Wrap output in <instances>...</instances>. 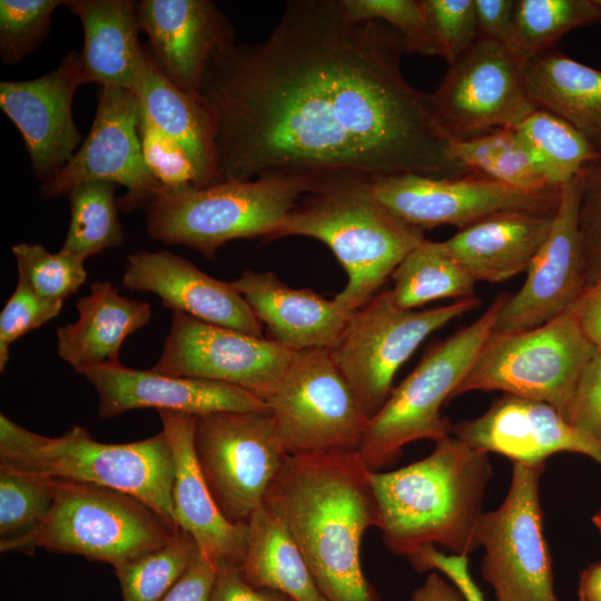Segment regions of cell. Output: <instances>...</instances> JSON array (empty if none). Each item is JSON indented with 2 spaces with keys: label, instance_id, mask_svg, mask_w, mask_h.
<instances>
[{
  "label": "cell",
  "instance_id": "cell-1",
  "mask_svg": "<svg viewBox=\"0 0 601 601\" xmlns=\"http://www.w3.org/2000/svg\"><path fill=\"white\" fill-rule=\"evenodd\" d=\"M404 53L392 27L349 18L342 0L287 2L265 41L229 45L205 71L219 183L469 174Z\"/></svg>",
  "mask_w": 601,
  "mask_h": 601
},
{
  "label": "cell",
  "instance_id": "cell-2",
  "mask_svg": "<svg viewBox=\"0 0 601 601\" xmlns=\"http://www.w3.org/2000/svg\"><path fill=\"white\" fill-rule=\"evenodd\" d=\"M265 502L284 521L328 601H378L361 564L363 536L380 518L358 451L287 455Z\"/></svg>",
  "mask_w": 601,
  "mask_h": 601
},
{
  "label": "cell",
  "instance_id": "cell-3",
  "mask_svg": "<svg viewBox=\"0 0 601 601\" xmlns=\"http://www.w3.org/2000/svg\"><path fill=\"white\" fill-rule=\"evenodd\" d=\"M435 444L430 455L406 466L371 471L377 529L394 554L441 544L469 556L479 548L476 530L493 473L489 454L454 435Z\"/></svg>",
  "mask_w": 601,
  "mask_h": 601
},
{
  "label": "cell",
  "instance_id": "cell-4",
  "mask_svg": "<svg viewBox=\"0 0 601 601\" xmlns=\"http://www.w3.org/2000/svg\"><path fill=\"white\" fill-rule=\"evenodd\" d=\"M305 236L327 245L347 274L333 299L348 313L365 305L402 259L424 239V230L397 218L372 194L370 180H324L290 213L273 239Z\"/></svg>",
  "mask_w": 601,
  "mask_h": 601
},
{
  "label": "cell",
  "instance_id": "cell-5",
  "mask_svg": "<svg viewBox=\"0 0 601 601\" xmlns=\"http://www.w3.org/2000/svg\"><path fill=\"white\" fill-rule=\"evenodd\" d=\"M0 466L122 491L177 528L173 510L175 463L162 431L140 441L110 444L96 441L78 425L57 437L40 435L1 414Z\"/></svg>",
  "mask_w": 601,
  "mask_h": 601
},
{
  "label": "cell",
  "instance_id": "cell-6",
  "mask_svg": "<svg viewBox=\"0 0 601 601\" xmlns=\"http://www.w3.org/2000/svg\"><path fill=\"white\" fill-rule=\"evenodd\" d=\"M323 181L314 177H266L164 190L144 207L146 231L155 240L183 245L214 258L234 239L272 240L299 199Z\"/></svg>",
  "mask_w": 601,
  "mask_h": 601
},
{
  "label": "cell",
  "instance_id": "cell-7",
  "mask_svg": "<svg viewBox=\"0 0 601 601\" xmlns=\"http://www.w3.org/2000/svg\"><path fill=\"white\" fill-rule=\"evenodd\" d=\"M176 530L131 494L55 479V499L48 515L29 533L0 542V551L32 554L41 548L116 568L161 548Z\"/></svg>",
  "mask_w": 601,
  "mask_h": 601
},
{
  "label": "cell",
  "instance_id": "cell-8",
  "mask_svg": "<svg viewBox=\"0 0 601 601\" xmlns=\"http://www.w3.org/2000/svg\"><path fill=\"white\" fill-rule=\"evenodd\" d=\"M510 294H499L471 324L432 346L416 367L392 390L370 420L358 454L370 471L396 461L402 449L417 440L435 443L452 433L441 408L471 368L493 332L497 314Z\"/></svg>",
  "mask_w": 601,
  "mask_h": 601
},
{
  "label": "cell",
  "instance_id": "cell-9",
  "mask_svg": "<svg viewBox=\"0 0 601 601\" xmlns=\"http://www.w3.org/2000/svg\"><path fill=\"white\" fill-rule=\"evenodd\" d=\"M597 348L570 309L534 328L493 331L452 398L501 391L544 402L568 421L579 377Z\"/></svg>",
  "mask_w": 601,
  "mask_h": 601
},
{
  "label": "cell",
  "instance_id": "cell-10",
  "mask_svg": "<svg viewBox=\"0 0 601 601\" xmlns=\"http://www.w3.org/2000/svg\"><path fill=\"white\" fill-rule=\"evenodd\" d=\"M265 402L288 455L358 451L371 420L327 348L296 352Z\"/></svg>",
  "mask_w": 601,
  "mask_h": 601
},
{
  "label": "cell",
  "instance_id": "cell-11",
  "mask_svg": "<svg viewBox=\"0 0 601 601\" xmlns=\"http://www.w3.org/2000/svg\"><path fill=\"white\" fill-rule=\"evenodd\" d=\"M480 305L474 296L430 309H403L385 290L352 314L331 353L370 418L385 404L396 372L420 344Z\"/></svg>",
  "mask_w": 601,
  "mask_h": 601
},
{
  "label": "cell",
  "instance_id": "cell-12",
  "mask_svg": "<svg viewBox=\"0 0 601 601\" xmlns=\"http://www.w3.org/2000/svg\"><path fill=\"white\" fill-rule=\"evenodd\" d=\"M194 447L219 510L234 524H247L288 455L269 412L195 416Z\"/></svg>",
  "mask_w": 601,
  "mask_h": 601
},
{
  "label": "cell",
  "instance_id": "cell-13",
  "mask_svg": "<svg viewBox=\"0 0 601 601\" xmlns=\"http://www.w3.org/2000/svg\"><path fill=\"white\" fill-rule=\"evenodd\" d=\"M544 465L513 463L505 499L479 521L481 572L496 601H558L540 502Z\"/></svg>",
  "mask_w": 601,
  "mask_h": 601
},
{
  "label": "cell",
  "instance_id": "cell-14",
  "mask_svg": "<svg viewBox=\"0 0 601 601\" xmlns=\"http://www.w3.org/2000/svg\"><path fill=\"white\" fill-rule=\"evenodd\" d=\"M435 120L450 141L497 129H516L538 107L525 83L524 65L504 46L477 39L430 93Z\"/></svg>",
  "mask_w": 601,
  "mask_h": 601
},
{
  "label": "cell",
  "instance_id": "cell-15",
  "mask_svg": "<svg viewBox=\"0 0 601 601\" xmlns=\"http://www.w3.org/2000/svg\"><path fill=\"white\" fill-rule=\"evenodd\" d=\"M373 196L393 215L422 230L441 225L460 229L500 213L553 216L560 188L524 190L480 174L460 177L396 175L370 180Z\"/></svg>",
  "mask_w": 601,
  "mask_h": 601
},
{
  "label": "cell",
  "instance_id": "cell-16",
  "mask_svg": "<svg viewBox=\"0 0 601 601\" xmlns=\"http://www.w3.org/2000/svg\"><path fill=\"white\" fill-rule=\"evenodd\" d=\"M296 352L266 337L173 311L170 331L152 371L244 388L262 400L278 384Z\"/></svg>",
  "mask_w": 601,
  "mask_h": 601
},
{
  "label": "cell",
  "instance_id": "cell-17",
  "mask_svg": "<svg viewBox=\"0 0 601 601\" xmlns=\"http://www.w3.org/2000/svg\"><path fill=\"white\" fill-rule=\"evenodd\" d=\"M139 102L136 93L119 87H100L90 131L72 158L51 179L40 184V195L52 199L77 185L109 181L127 193L119 209L145 207L166 190L148 171L138 131Z\"/></svg>",
  "mask_w": 601,
  "mask_h": 601
},
{
  "label": "cell",
  "instance_id": "cell-18",
  "mask_svg": "<svg viewBox=\"0 0 601 601\" xmlns=\"http://www.w3.org/2000/svg\"><path fill=\"white\" fill-rule=\"evenodd\" d=\"M580 176L561 186L551 229L526 273L524 284L509 295L493 331L541 326L568 312L585 289V260L579 227Z\"/></svg>",
  "mask_w": 601,
  "mask_h": 601
},
{
  "label": "cell",
  "instance_id": "cell-19",
  "mask_svg": "<svg viewBox=\"0 0 601 601\" xmlns=\"http://www.w3.org/2000/svg\"><path fill=\"white\" fill-rule=\"evenodd\" d=\"M85 83L89 82L81 56L75 50L41 77L0 82V107L20 131L33 175L41 184L66 166L81 141L72 101Z\"/></svg>",
  "mask_w": 601,
  "mask_h": 601
},
{
  "label": "cell",
  "instance_id": "cell-20",
  "mask_svg": "<svg viewBox=\"0 0 601 601\" xmlns=\"http://www.w3.org/2000/svg\"><path fill=\"white\" fill-rule=\"evenodd\" d=\"M98 394V414L110 418L137 408L174 411L198 416L215 412H269L264 400L230 384L152 370L97 365L75 371Z\"/></svg>",
  "mask_w": 601,
  "mask_h": 601
},
{
  "label": "cell",
  "instance_id": "cell-21",
  "mask_svg": "<svg viewBox=\"0 0 601 601\" xmlns=\"http://www.w3.org/2000/svg\"><path fill=\"white\" fill-rule=\"evenodd\" d=\"M452 433L477 451L513 463L545 464L553 454L573 452L601 465V443L536 400L503 394L482 415L453 424Z\"/></svg>",
  "mask_w": 601,
  "mask_h": 601
},
{
  "label": "cell",
  "instance_id": "cell-22",
  "mask_svg": "<svg viewBox=\"0 0 601 601\" xmlns=\"http://www.w3.org/2000/svg\"><path fill=\"white\" fill-rule=\"evenodd\" d=\"M137 18L159 68L189 93L198 95L210 59L235 43L227 17L209 0H141Z\"/></svg>",
  "mask_w": 601,
  "mask_h": 601
},
{
  "label": "cell",
  "instance_id": "cell-23",
  "mask_svg": "<svg viewBox=\"0 0 601 601\" xmlns=\"http://www.w3.org/2000/svg\"><path fill=\"white\" fill-rule=\"evenodd\" d=\"M122 287L157 295L164 306L199 321L264 336V326L229 282L216 279L169 250H139L127 257Z\"/></svg>",
  "mask_w": 601,
  "mask_h": 601
},
{
  "label": "cell",
  "instance_id": "cell-24",
  "mask_svg": "<svg viewBox=\"0 0 601 601\" xmlns=\"http://www.w3.org/2000/svg\"><path fill=\"white\" fill-rule=\"evenodd\" d=\"M157 412L175 463L173 510L176 526L194 538L199 552L217 570L240 568L248 528L225 518L205 481L194 447L195 416L165 410Z\"/></svg>",
  "mask_w": 601,
  "mask_h": 601
},
{
  "label": "cell",
  "instance_id": "cell-25",
  "mask_svg": "<svg viewBox=\"0 0 601 601\" xmlns=\"http://www.w3.org/2000/svg\"><path fill=\"white\" fill-rule=\"evenodd\" d=\"M229 283L264 326L266 338L292 352L332 349L353 314L313 289L289 287L272 272L246 269Z\"/></svg>",
  "mask_w": 601,
  "mask_h": 601
},
{
  "label": "cell",
  "instance_id": "cell-26",
  "mask_svg": "<svg viewBox=\"0 0 601 601\" xmlns=\"http://www.w3.org/2000/svg\"><path fill=\"white\" fill-rule=\"evenodd\" d=\"M553 216L500 213L460 229L442 244L475 282L500 283L528 270Z\"/></svg>",
  "mask_w": 601,
  "mask_h": 601
},
{
  "label": "cell",
  "instance_id": "cell-27",
  "mask_svg": "<svg viewBox=\"0 0 601 601\" xmlns=\"http://www.w3.org/2000/svg\"><path fill=\"white\" fill-rule=\"evenodd\" d=\"M76 307L78 319L56 331L57 353L75 371L121 364L125 339L151 319L149 303L120 295L110 282H93Z\"/></svg>",
  "mask_w": 601,
  "mask_h": 601
},
{
  "label": "cell",
  "instance_id": "cell-28",
  "mask_svg": "<svg viewBox=\"0 0 601 601\" xmlns=\"http://www.w3.org/2000/svg\"><path fill=\"white\" fill-rule=\"evenodd\" d=\"M136 96L141 111L186 152L203 187L218 184L213 110L199 95L173 83L146 46Z\"/></svg>",
  "mask_w": 601,
  "mask_h": 601
},
{
  "label": "cell",
  "instance_id": "cell-29",
  "mask_svg": "<svg viewBox=\"0 0 601 601\" xmlns=\"http://www.w3.org/2000/svg\"><path fill=\"white\" fill-rule=\"evenodd\" d=\"M83 30L80 52L88 82L137 91L145 46L137 2L129 0H67Z\"/></svg>",
  "mask_w": 601,
  "mask_h": 601
},
{
  "label": "cell",
  "instance_id": "cell-30",
  "mask_svg": "<svg viewBox=\"0 0 601 601\" xmlns=\"http://www.w3.org/2000/svg\"><path fill=\"white\" fill-rule=\"evenodd\" d=\"M538 108L569 122L601 155V70L551 50L524 65Z\"/></svg>",
  "mask_w": 601,
  "mask_h": 601
},
{
  "label": "cell",
  "instance_id": "cell-31",
  "mask_svg": "<svg viewBox=\"0 0 601 601\" xmlns=\"http://www.w3.org/2000/svg\"><path fill=\"white\" fill-rule=\"evenodd\" d=\"M247 546L240 571L254 587L275 590L293 601H328L284 521L265 501L247 522Z\"/></svg>",
  "mask_w": 601,
  "mask_h": 601
},
{
  "label": "cell",
  "instance_id": "cell-32",
  "mask_svg": "<svg viewBox=\"0 0 601 601\" xmlns=\"http://www.w3.org/2000/svg\"><path fill=\"white\" fill-rule=\"evenodd\" d=\"M390 289L396 306L416 309L442 298L475 296V279L447 253L442 242L424 239L396 266Z\"/></svg>",
  "mask_w": 601,
  "mask_h": 601
},
{
  "label": "cell",
  "instance_id": "cell-33",
  "mask_svg": "<svg viewBox=\"0 0 601 601\" xmlns=\"http://www.w3.org/2000/svg\"><path fill=\"white\" fill-rule=\"evenodd\" d=\"M600 22L597 0H516L506 49L525 65L551 51L571 30Z\"/></svg>",
  "mask_w": 601,
  "mask_h": 601
},
{
  "label": "cell",
  "instance_id": "cell-34",
  "mask_svg": "<svg viewBox=\"0 0 601 601\" xmlns=\"http://www.w3.org/2000/svg\"><path fill=\"white\" fill-rule=\"evenodd\" d=\"M450 151L470 173L505 185L524 190L560 188L549 184L516 129H497L472 139L452 141Z\"/></svg>",
  "mask_w": 601,
  "mask_h": 601
},
{
  "label": "cell",
  "instance_id": "cell-35",
  "mask_svg": "<svg viewBox=\"0 0 601 601\" xmlns=\"http://www.w3.org/2000/svg\"><path fill=\"white\" fill-rule=\"evenodd\" d=\"M516 130L549 184L561 187L601 155L569 122L545 109H535Z\"/></svg>",
  "mask_w": 601,
  "mask_h": 601
},
{
  "label": "cell",
  "instance_id": "cell-36",
  "mask_svg": "<svg viewBox=\"0 0 601 601\" xmlns=\"http://www.w3.org/2000/svg\"><path fill=\"white\" fill-rule=\"evenodd\" d=\"M116 188L114 183L89 181L67 193L70 223L61 249L86 260L122 246L125 235L118 218Z\"/></svg>",
  "mask_w": 601,
  "mask_h": 601
},
{
  "label": "cell",
  "instance_id": "cell-37",
  "mask_svg": "<svg viewBox=\"0 0 601 601\" xmlns=\"http://www.w3.org/2000/svg\"><path fill=\"white\" fill-rule=\"evenodd\" d=\"M198 553L194 538L177 528L161 548L114 568L122 601H160Z\"/></svg>",
  "mask_w": 601,
  "mask_h": 601
},
{
  "label": "cell",
  "instance_id": "cell-38",
  "mask_svg": "<svg viewBox=\"0 0 601 601\" xmlns=\"http://www.w3.org/2000/svg\"><path fill=\"white\" fill-rule=\"evenodd\" d=\"M55 499V479L0 466V542L38 526Z\"/></svg>",
  "mask_w": 601,
  "mask_h": 601
},
{
  "label": "cell",
  "instance_id": "cell-39",
  "mask_svg": "<svg viewBox=\"0 0 601 601\" xmlns=\"http://www.w3.org/2000/svg\"><path fill=\"white\" fill-rule=\"evenodd\" d=\"M11 252L18 278L46 299L65 302L87 280L85 259L63 249L51 253L41 244L20 243Z\"/></svg>",
  "mask_w": 601,
  "mask_h": 601
},
{
  "label": "cell",
  "instance_id": "cell-40",
  "mask_svg": "<svg viewBox=\"0 0 601 601\" xmlns=\"http://www.w3.org/2000/svg\"><path fill=\"white\" fill-rule=\"evenodd\" d=\"M349 18L377 20L392 27L401 37L406 53L441 57L444 51L425 14L422 0H342Z\"/></svg>",
  "mask_w": 601,
  "mask_h": 601
},
{
  "label": "cell",
  "instance_id": "cell-41",
  "mask_svg": "<svg viewBox=\"0 0 601 601\" xmlns=\"http://www.w3.org/2000/svg\"><path fill=\"white\" fill-rule=\"evenodd\" d=\"M66 2L1 0L0 55L2 62L13 65L32 53L48 35L55 10Z\"/></svg>",
  "mask_w": 601,
  "mask_h": 601
},
{
  "label": "cell",
  "instance_id": "cell-42",
  "mask_svg": "<svg viewBox=\"0 0 601 601\" xmlns=\"http://www.w3.org/2000/svg\"><path fill=\"white\" fill-rule=\"evenodd\" d=\"M141 154L150 175L166 190L204 188L200 177L181 147L161 131L139 108Z\"/></svg>",
  "mask_w": 601,
  "mask_h": 601
},
{
  "label": "cell",
  "instance_id": "cell-43",
  "mask_svg": "<svg viewBox=\"0 0 601 601\" xmlns=\"http://www.w3.org/2000/svg\"><path fill=\"white\" fill-rule=\"evenodd\" d=\"M62 300L46 299L18 278L16 289L0 314V371L3 372L10 346L28 332L53 319L62 309Z\"/></svg>",
  "mask_w": 601,
  "mask_h": 601
},
{
  "label": "cell",
  "instance_id": "cell-44",
  "mask_svg": "<svg viewBox=\"0 0 601 601\" xmlns=\"http://www.w3.org/2000/svg\"><path fill=\"white\" fill-rule=\"evenodd\" d=\"M422 4L447 63L479 39L474 0H422Z\"/></svg>",
  "mask_w": 601,
  "mask_h": 601
},
{
  "label": "cell",
  "instance_id": "cell-45",
  "mask_svg": "<svg viewBox=\"0 0 601 601\" xmlns=\"http://www.w3.org/2000/svg\"><path fill=\"white\" fill-rule=\"evenodd\" d=\"M579 176V227L584 250L587 289L601 278V158L588 165Z\"/></svg>",
  "mask_w": 601,
  "mask_h": 601
},
{
  "label": "cell",
  "instance_id": "cell-46",
  "mask_svg": "<svg viewBox=\"0 0 601 601\" xmlns=\"http://www.w3.org/2000/svg\"><path fill=\"white\" fill-rule=\"evenodd\" d=\"M568 422L601 443V347L581 372Z\"/></svg>",
  "mask_w": 601,
  "mask_h": 601
},
{
  "label": "cell",
  "instance_id": "cell-47",
  "mask_svg": "<svg viewBox=\"0 0 601 601\" xmlns=\"http://www.w3.org/2000/svg\"><path fill=\"white\" fill-rule=\"evenodd\" d=\"M412 566L418 571L436 570L454 583L466 601H485L469 570V556L445 554L434 545H425L407 556Z\"/></svg>",
  "mask_w": 601,
  "mask_h": 601
},
{
  "label": "cell",
  "instance_id": "cell-48",
  "mask_svg": "<svg viewBox=\"0 0 601 601\" xmlns=\"http://www.w3.org/2000/svg\"><path fill=\"white\" fill-rule=\"evenodd\" d=\"M216 566L200 552L160 601H210Z\"/></svg>",
  "mask_w": 601,
  "mask_h": 601
},
{
  "label": "cell",
  "instance_id": "cell-49",
  "mask_svg": "<svg viewBox=\"0 0 601 601\" xmlns=\"http://www.w3.org/2000/svg\"><path fill=\"white\" fill-rule=\"evenodd\" d=\"M479 39L506 48L511 38L516 0H474Z\"/></svg>",
  "mask_w": 601,
  "mask_h": 601
},
{
  "label": "cell",
  "instance_id": "cell-50",
  "mask_svg": "<svg viewBox=\"0 0 601 601\" xmlns=\"http://www.w3.org/2000/svg\"><path fill=\"white\" fill-rule=\"evenodd\" d=\"M210 601H293L282 592L257 588L248 583L239 566H223L217 578Z\"/></svg>",
  "mask_w": 601,
  "mask_h": 601
},
{
  "label": "cell",
  "instance_id": "cell-51",
  "mask_svg": "<svg viewBox=\"0 0 601 601\" xmlns=\"http://www.w3.org/2000/svg\"><path fill=\"white\" fill-rule=\"evenodd\" d=\"M570 311L588 338L601 347V278L580 295Z\"/></svg>",
  "mask_w": 601,
  "mask_h": 601
},
{
  "label": "cell",
  "instance_id": "cell-52",
  "mask_svg": "<svg viewBox=\"0 0 601 601\" xmlns=\"http://www.w3.org/2000/svg\"><path fill=\"white\" fill-rule=\"evenodd\" d=\"M407 601H466V599L446 577L431 572Z\"/></svg>",
  "mask_w": 601,
  "mask_h": 601
},
{
  "label": "cell",
  "instance_id": "cell-53",
  "mask_svg": "<svg viewBox=\"0 0 601 601\" xmlns=\"http://www.w3.org/2000/svg\"><path fill=\"white\" fill-rule=\"evenodd\" d=\"M579 601H601V561L585 568L578 584Z\"/></svg>",
  "mask_w": 601,
  "mask_h": 601
},
{
  "label": "cell",
  "instance_id": "cell-54",
  "mask_svg": "<svg viewBox=\"0 0 601 601\" xmlns=\"http://www.w3.org/2000/svg\"><path fill=\"white\" fill-rule=\"evenodd\" d=\"M593 523L597 526L601 538V510L593 515Z\"/></svg>",
  "mask_w": 601,
  "mask_h": 601
},
{
  "label": "cell",
  "instance_id": "cell-55",
  "mask_svg": "<svg viewBox=\"0 0 601 601\" xmlns=\"http://www.w3.org/2000/svg\"><path fill=\"white\" fill-rule=\"evenodd\" d=\"M597 3H598L599 7L601 8V0H597Z\"/></svg>",
  "mask_w": 601,
  "mask_h": 601
}]
</instances>
